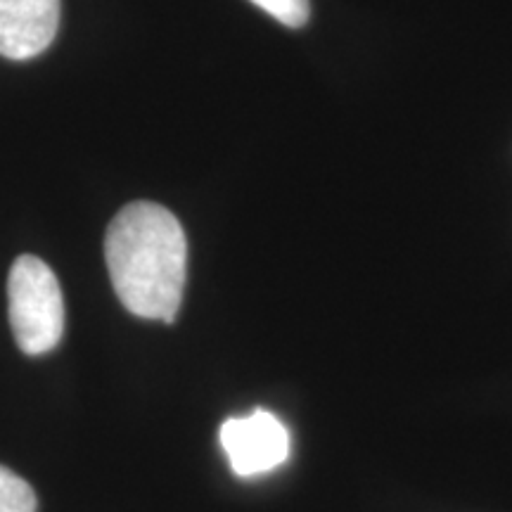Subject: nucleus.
I'll return each mask as SVG.
<instances>
[{
	"mask_svg": "<svg viewBox=\"0 0 512 512\" xmlns=\"http://www.w3.org/2000/svg\"><path fill=\"white\" fill-rule=\"evenodd\" d=\"M114 292L133 316L174 323L188 275V240L181 221L155 202H133L105 235Z\"/></svg>",
	"mask_w": 512,
	"mask_h": 512,
	"instance_id": "nucleus-1",
	"label": "nucleus"
},
{
	"mask_svg": "<svg viewBox=\"0 0 512 512\" xmlns=\"http://www.w3.org/2000/svg\"><path fill=\"white\" fill-rule=\"evenodd\" d=\"M8 313L12 335L24 354L41 356L60 344L64 330L60 283L36 256H19L10 268Z\"/></svg>",
	"mask_w": 512,
	"mask_h": 512,
	"instance_id": "nucleus-2",
	"label": "nucleus"
},
{
	"mask_svg": "<svg viewBox=\"0 0 512 512\" xmlns=\"http://www.w3.org/2000/svg\"><path fill=\"white\" fill-rule=\"evenodd\" d=\"M221 446L235 475L256 477L285 463L290 456V434L273 413L254 411L223 422Z\"/></svg>",
	"mask_w": 512,
	"mask_h": 512,
	"instance_id": "nucleus-3",
	"label": "nucleus"
},
{
	"mask_svg": "<svg viewBox=\"0 0 512 512\" xmlns=\"http://www.w3.org/2000/svg\"><path fill=\"white\" fill-rule=\"evenodd\" d=\"M60 0H0V55L29 60L55 41Z\"/></svg>",
	"mask_w": 512,
	"mask_h": 512,
	"instance_id": "nucleus-4",
	"label": "nucleus"
},
{
	"mask_svg": "<svg viewBox=\"0 0 512 512\" xmlns=\"http://www.w3.org/2000/svg\"><path fill=\"white\" fill-rule=\"evenodd\" d=\"M0 512H36L34 489L3 465H0Z\"/></svg>",
	"mask_w": 512,
	"mask_h": 512,
	"instance_id": "nucleus-5",
	"label": "nucleus"
},
{
	"mask_svg": "<svg viewBox=\"0 0 512 512\" xmlns=\"http://www.w3.org/2000/svg\"><path fill=\"white\" fill-rule=\"evenodd\" d=\"M254 5H259L261 10L278 19L285 27L299 29L309 22L311 8L309 0H252Z\"/></svg>",
	"mask_w": 512,
	"mask_h": 512,
	"instance_id": "nucleus-6",
	"label": "nucleus"
}]
</instances>
